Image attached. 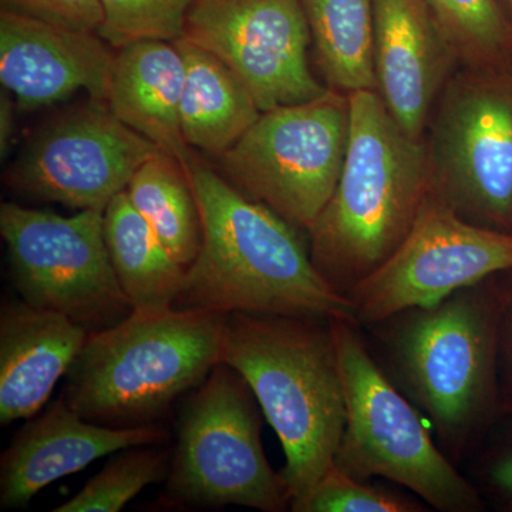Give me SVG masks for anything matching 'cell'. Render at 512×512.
Returning <instances> with one entry per match:
<instances>
[{
	"label": "cell",
	"mask_w": 512,
	"mask_h": 512,
	"mask_svg": "<svg viewBox=\"0 0 512 512\" xmlns=\"http://www.w3.org/2000/svg\"><path fill=\"white\" fill-rule=\"evenodd\" d=\"M493 278V276H491ZM491 278L362 328L383 372L458 467L505 419Z\"/></svg>",
	"instance_id": "1"
},
{
	"label": "cell",
	"mask_w": 512,
	"mask_h": 512,
	"mask_svg": "<svg viewBox=\"0 0 512 512\" xmlns=\"http://www.w3.org/2000/svg\"><path fill=\"white\" fill-rule=\"evenodd\" d=\"M187 171L202 244L174 308L353 319L352 302L320 275L301 228L195 157Z\"/></svg>",
	"instance_id": "2"
},
{
	"label": "cell",
	"mask_w": 512,
	"mask_h": 512,
	"mask_svg": "<svg viewBox=\"0 0 512 512\" xmlns=\"http://www.w3.org/2000/svg\"><path fill=\"white\" fill-rule=\"evenodd\" d=\"M330 319L234 312L222 329L221 363L244 377L284 448L291 505L332 468L345 429Z\"/></svg>",
	"instance_id": "3"
},
{
	"label": "cell",
	"mask_w": 512,
	"mask_h": 512,
	"mask_svg": "<svg viewBox=\"0 0 512 512\" xmlns=\"http://www.w3.org/2000/svg\"><path fill=\"white\" fill-rule=\"evenodd\" d=\"M349 101L342 174L308 231L313 264L346 298L399 248L431 191L426 141L404 133L376 90Z\"/></svg>",
	"instance_id": "4"
},
{
	"label": "cell",
	"mask_w": 512,
	"mask_h": 512,
	"mask_svg": "<svg viewBox=\"0 0 512 512\" xmlns=\"http://www.w3.org/2000/svg\"><path fill=\"white\" fill-rule=\"evenodd\" d=\"M225 315L197 309L133 311L90 333L66 375L63 399L93 423H158L178 397L221 363Z\"/></svg>",
	"instance_id": "5"
},
{
	"label": "cell",
	"mask_w": 512,
	"mask_h": 512,
	"mask_svg": "<svg viewBox=\"0 0 512 512\" xmlns=\"http://www.w3.org/2000/svg\"><path fill=\"white\" fill-rule=\"evenodd\" d=\"M346 421L335 463L359 480L383 478L441 512H481L473 481L441 450L420 410L383 372L353 319L332 318Z\"/></svg>",
	"instance_id": "6"
},
{
	"label": "cell",
	"mask_w": 512,
	"mask_h": 512,
	"mask_svg": "<svg viewBox=\"0 0 512 512\" xmlns=\"http://www.w3.org/2000/svg\"><path fill=\"white\" fill-rule=\"evenodd\" d=\"M261 406L237 370L218 363L184 400L165 501L194 507H291L281 473L262 446Z\"/></svg>",
	"instance_id": "7"
},
{
	"label": "cell",
	"mask_w": 512,
	"mask_h": 512,
	"mask_svg": "<svg viewBox=\"0 0 512 512\" xmlns=\"http://www.w3.org/2000/svg\"><path fill=\"white\" fill-rule=\"evenodd\" d=\"M349 133V94L329 89L313 100L262 111L221 154V171L242 194L308 235L339 183Z\"/></svg>",
	"instance_id": "8"
},
{
	"label": "cell",
	"mask_w": 512,
	"mask_h": 512,
	"mask_svg": "<svg viewBox=\"0 0 512 512\" xmlns=\"http://www.w3.org/2000/svg\"><path fill=\"white\" fill-rule=\"evenodd\" d=\"M429 127L431 192L464 220L512 232V69L461 67Z\"/></svg>",
	"instance_id": "9"
},
{
	"label": "cell",
	"mask_w": 512,
	"mask_h": 512,
	"mask_svg": "<svg viewBox=\"0 0 512 512\" xmlns=\"http://www.w3.org/2000/svg\"><path fill=\"white\" fill-rule=\"evenodd\" d=\"M0 234L13 286L29 305L62 313L90 333L133 312L111 264L103 212L63 217L3 202Z\"/></svg>",
	"instance_id": "10"
},
{
	"label": "cell",
	"mask_w": 512,
	"mask_h": 512,
	"mask_svg": "<svg viewBox=\"0 0 512 512\" xmlns=\"http://www.w3.org/2000/svg\"><path fill=\"white\" fill-rule=\"evenodd\" d=\"M512 268V232L464 220L430 191L399 248L348 298L357 325L433 305Z\"/></svg>",
	"instance_id": "11"
},
{
	"label": "cell",
	"mask_w": 512,
	"mask_h": 512,
	"mask_svg": "<svg viewBox=\"0 0 512 512\" xmlns=\"http://www.w3.org/2000/svg\"><path fill=\"white\" fill-rule=\"evenodd\" d=\"M158 150L106 103L90 99L39 131L5 180L12 190L36 200L104 212Z\"/></svg>",
	"instance_id": "12"
},
{
	"label": "cell",
	"mask_w": 512,
	"mask_h": 512,
	"mask_svg": "<svg viewBox=\"0 0 512 512\" xmlns=\"http://www.w3.org/2000/svg\"><path fill=\"white\" fill-rule=\"evenodd\" d=\"M184 39L222 60L261 111L323 96L313 76L302 0H194Z\"/></svg>",
	"instance_id": "13"
},
{
	"label": "cell",
	"mask_w": 512,
	"mask_h": 512,
	"mask_svg": "<svg viewBox=\"0 0 512 512\" xmlns=\"http://www.w3.org/2000/svg\"><path fill=\"white\" fill-rule=\"evenodd\" d=\"M116 52L99 33L0 12V80L20 109L50 106L80 90L106 103Z\"/></svg>",
	"instance_id": "14"
},
{
	"label": "cell",
	"mask_w": 512,
	"mask_h": 512,
	"mask_svg": "<svg viewBox=\"0 0 512 512\" xmlns=\"http://www.w3.org/2000/svg\"><path fill=\"white\" fill-rule=\"evenodd\" d=\"M164 424L111 427L74 412L63 397L30 417L0 458V505L26 507L47 485L128 447L164 443Z\"/></svg>",
	"instance_id": "15"
},
{
	"label": "cell",
	"mask_w": 512,
	"mask_h": 512,
	"mask_svg": "<svg viewBox=\"0 0 512 512\" xmlns=\"http://www.w3.org/2000/svg\"><path fill=\"white\" fill-rule=\"evenodd\" d=\"M457 66L427 0H375L376 92L414 140L424 141Z\"/></svg>",
	"instance_id": "16"
},
{
	"label": "cell",
	"mask_w": 512,
	"mask_h": 512,
	"mask_svg": "<svg viewBox=\"0 0 512 512\" xmlns=\"http://www.w3.org/2000/svg\"><path fill=\"white\" fill-rule=\"evenodd\" d=\"M90 332L62 313L19 301L0 309V423L42 412Z\"/></svg>",
	"instance_id": "17"
},
{
	"label": "cell",
	"mask_w": 512,
	"mask_h": 512,
	"mask_svg": "<svg viewBox=\"0 0 512 512\" xmlns=\"http://www.w3.org/2000/svg\"><path fill=\"white\" fill-rule=\"evenodd\" d=\"M184 73L174 42L130 43L117 49L106 104L126 126L187 165L194 156L181 131Z\"/></svg>",
	"instance_id": "18"
},
{
	"label": "cell",
	"mask_w": 512,
	"mask_h": 512,
	"mask_svg": "<svg viewBox=\"0 0 512 512\" xmlns=\"http://www.w3.org/2000/svg\"><path fill=\"white\" fill-rule=\"evenodd\" d=\"M184 59L181 131L190 148L220 157L244 136L261 109L244 83L208 50L175 40Z\"/></svg>",
	"instance_id": "19"
},
{
	"label": "cell",
	"mask_w": 512,
	"mask_h": 512,
	"mask_svg": "<svg viewBox=\"0 0 512 512\" xmlns=\"http://www.w3.org/2000/svg\"><path fill=\"white\" fill-rule=\"evenodd\" d=\"M103 228L111 264L133 311L174 306L187 268L165 248L126 190L107 205Z\"/></svg>",
	"instance_id": "20"
},
{
	"label": "cell",
	"mask_w": 512,
	"mask_h": 512,
	"mask_svg": "<svg viewBox=\"0 0 512 512\" xmlns=\"http://www.w3.org/2000/svg\"><path fill=\"white\" fill-rule=\"evenodd\" d=\"M316 63L329 89L377 90L375 0H302Z\"/></svg>",
	"instance_id": "21"
},
{
	"label": "cell",
	"mask_w": 512,
	"mask_h": 512,
	"mask_svg": "<svg viewBox=\"0 0 512 512\" xmlns=\"http://www.w3.org/2000/svg\"><path fill=\"white\" fill-rule=\"evenodd\" d=\"M171 255L188 268L202 244V221L187 165L158 150L138 168L126 188Z\"/></svg>",
	"instance_id": "22"
},
{
	"label": "cell",
	"mask_w": 512,
	"mask_h": 512,
	"mask_svg": "<svg viewBox=\"0 0 512 512\" xmlns=\"http://www.w3.org/2000/svg\"><path fill=\"white\" fill-rule=\"evenodd\" d=\"M460 67L512 69V23L498 0H427Z\"/></svg>",
	"instance_id": "23"
},
{
	"label": "cell",
	"mask_w": 512,
	"mask_h": 512,
	"mask_svg": "<svg viewBox=\"0 0 512 512\" xmlns=\"http://www.w3.org/2000/svg\"><path fill=\"white\" fill-rule=\"evenodd\" d=\"M154 444L128 447L55 512H119L148 485L167 478L168 454Z\"/></svg>",
	"instance_id": "24"
},
{
	"label": "cell",
	"mask_w": 512,
	"mask_h": 512,
	"mask_svg": "<svg viewBox=\"0 0 512 512\" xmlns=\"http://www.w3.org/2000/svg\"><path fill=\"white\" fill-rule=\"evenodd\" d=\"M194 0H100V37L114 49L141 42H175L184 35L185 19Z\"/></svg>",
	"instance_id": "25"
},
{
	"label": "cell",
	"mask_w": 512,
	"mask_h": 512,
	"mask_svg": "<svg viewBox=\"0 0 512 512\" xmlns=\"http://www.w3.org/2000/svg\"><path fill=\"white\" fill-rule=\"evenodd\" d=\"M293 512H423L427 505L416 495L372 484V480L343 473L332 466L319 483L301 500Z\"/></svg>",
	"instance_id": "26"
},
{
	"label": "cell",
	"mask_w": 512,
	"mask_h": 512,
	"mask_svg": "<svg viewBox=\"0 0 512 512\" xmlns=\"http://www.w3.org/2000/svg\"><path fill=\"white\" fill-rule=\"evenodd\" d=\"M466 464L485 504L512 512V423L501 431L495 427Z\"/></svg>",
	"instance_id": "27"
},
{
	"label": "cell",
	"mask_w": 512,
	"mask_h": 512,
	"mask_svg": "<svg viewBox=\"0 0 512 512\" xmlns=\"http://www.w3.org/2000/svg\"><path fill=\"white\" fill-rule=\"evenodd\" d=\"M2 9L84 32L99 33L103 25L100 0H2Z\"/></svg>",
	"instance_id": "28"
},
{
	"label": "cell",
	"mask_w": 512,
	"mask_h": 512,
	"mask_svg": "<svg viewBox=\"0 0 512 512\" xmlns=\"http://www.w3.org/2000/svg\"><path fill=\"white\" fill-rule=\"evenodd\" d=\"M495 295V340L501 406L512 419V268L491 278Z\"/></svg>",
	"instance_id": "29"
},
{
	"label": "cell",
	"mask_w": 512,
	"mask_h": 512,
	"mask_svg": "<svg viewBox=\"0 0 512 512\" xmlns=\"http://www.w3.org/2000/svg\"><path fill=\"white\" fill-rule=\"evenodd\" d=\"M13 121H15V103L10 99L9 92H2L0 96V150L5 156L12 137Z\"/></svg>",
	"instance_id": "30"
},
{
	"label": "cell",
	"mask_w": 512,
	"mask_h": 512,
	"mask_svg": "<svg viewBox=\"0 0 512 512\" xmlns=\"http://www.w3.org/2000/svg\"><path fill=\"white\" fill-rule=\"evenodd\" d=\"M503 2H504V5L507 6L508 12L511 13L510 20L512 23V0H503Z\"/></svg>",
	"instance_id": "31"
}]
</instances>
